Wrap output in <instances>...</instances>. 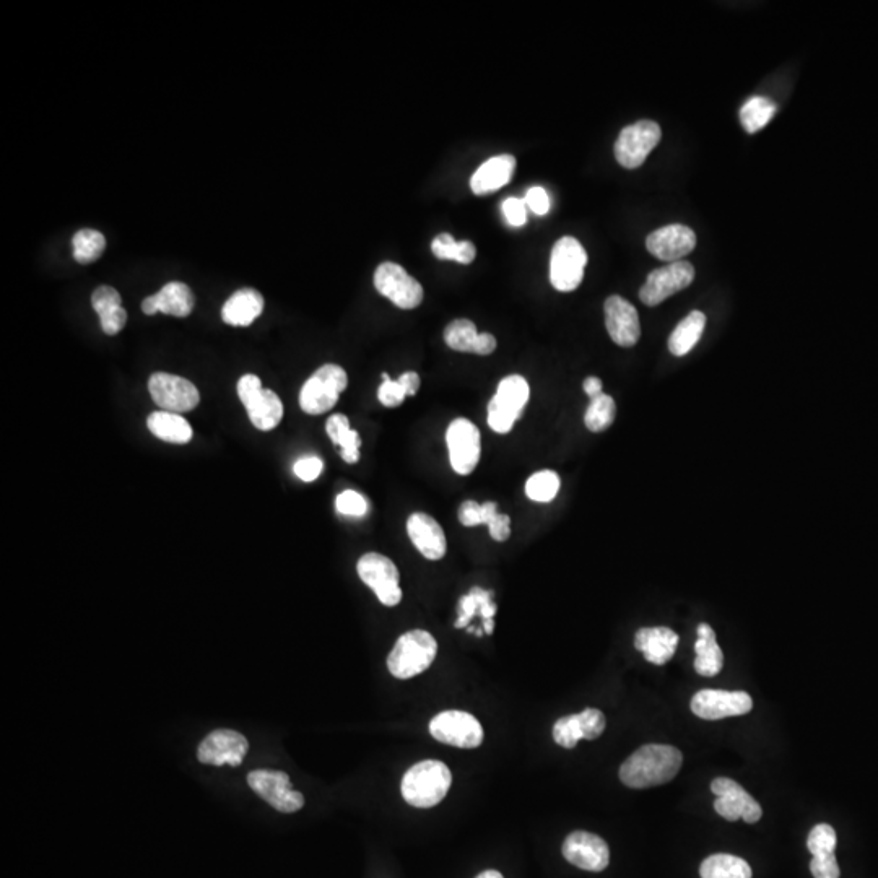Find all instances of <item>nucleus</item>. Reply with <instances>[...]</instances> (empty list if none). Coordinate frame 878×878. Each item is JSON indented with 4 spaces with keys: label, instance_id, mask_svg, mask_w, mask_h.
Here are the masks:
<instances>
[{
    "label": "nucleus",
    "instance_id": "nucleus-40",
    "mask_svg": "<svg viewBox=\"0 0 878 878\" xmlns=\"http://www.w3.org/2000/svg\"><path fill=\"white\" fill-rule=\"evenodd\" d=\"M560 477L553 470H540L529 477L526 483L527 498L535 503H550L560 492Z\"/></svg>",
    "mask_w": 878,
    "mask_h": 878
},
{
    "label": "nucleus",
    "instance_id": "nucleus-20",
    "mask_svg": "<svg viewBox=\"0 0 878 878\" xmlns=\"http://www.w3.org/2000/svg\"><path fill=\"white\" fill-rule=\"evenodd\" d=\"M604 311L605 327L610 339L620 347H635L641 337V324L635 306L622 296L612 295L605 301Z\"/></svg>",
    "mask_w": 878,
    "mask_h": 878
},
{
    "label": "nucleus",
    "instance_id": "nucleus-11",
    "mask_svg": "<svg viewBox=\"0 0 878 878\" xmlns=\"http://www.w3.org/2000/svg\"><path fill=\"white\" fill-rule=\"evenodd\" d=\"M430 734L441 744L457 748H477L483 742V727L477 718L464 711H444L430 722Z\"/></svg>",
    "mask_w": 878,
    "mask_h": 878
},
{
    "label": "nucleus",
    "instance_id": "nucleus-44",
    "mask_svg": "<svg viewBox=\"0 0 878 878\" xmlns=\"http://www.w3.org/2000/svg\"><path fill=\"white\" fill-rule=\"evenodd\" d=\"M405 397H409V394L405 391L404 384L399 379L392 381L389 374L383 373V384L378 389L379 402L387 409H394L404 404Z\"/></svg>",
    "mask_w": 878,
    "mask_h": 878
},
{
    "label": "nucleus",
    "instance_id": "nucleus-1",
    "mask_svg": "<svg viewBox=\"0 0 878 878\" xmlns=\"http://www.w3.org/2000/svg\"><path fill=\"white\" fill-rule=\"evenodd\" d=\"M682 761L679 748L672 745H644L623 763L620 779L631 789L661 786L677 776Z\"/></svg>",
    "mask_w": 878,
    "mask_h": 878
},
{
    "label": "nucleus",
    "instance_id": "nucleus-23",
    "mask_svg": "<svg viewBox=\"0 0 878 878\" xmlns=\"http://www.w3.org/2000/svg\"><path fill=\"white\" fill-rule=\"evenodd\" d=\"M194 303V295L186 283L170 282L160 292L145 298L142 311L148 316L163 313L176 318H187L194 309Z\"/></svg>",
    "mask_w": 878,
    "mask_h": 878
},
{
    "label": "nucleus",
    "instance_id": "nucleus-51",
    "mask_svg": "<svg viewBox=\"0 0 878 878\" xmlns=\"http://www.w3.org/2000/svg\"><path fill=\"white\" fill-rule=\"evenodd\" d=\"M583 389L591 399L600 396V394H604V392H602V381H600L599 378H596V376H589V378L583 383Z\"/></svg>",
    "mask_w": 878,
    "mask_h": 878
},
{
    "label": "nucleus",
    "instance_id": "nucleus-25",
    "mask_svg": "<svg viewBox=\"0 0 878 878\" xmlns=\"http://www.w3.org/2000/svg\"><path fill=\"white\" fill-rule=\"evenodd\" d=\"M459 522L466 527L487 524L488 531L496 542H506L511 535V519L506 514L498 513V506L493 501H488L485 505L464 501L459 508Z\"/></svg>",
    "mask_w": 878,
    "mask_h": 878
},
{
    "label": "nucleus",
    "instance_id": "nucleus-16",
    "mask_svg": "<svg viewBox=\"0 0 878 878\" xmlns=\"http://www.w3.org/2000/svg\"><path fill=\"white\" fill-rule=\"evenodd\" d=\"M711 791L718 796L714 802V809L729 822H735L744 818L747 823L760 822V804L753 799L744 787L729 778L714 779L711 783Z\"/></svg>",
    "mask_w": 878,
    "mask_h": 878
},
{
    "label": "nucleus",
    "instance_id": "nucleus-12",
    "mask_svg": "<svg viewBox=\"0 0 878 878\" xmlns=\"http://www.w3.org/2000/svg\"><path fill=\"white\" fill-rule=\"evenodd\" d=\"M248 784L257 796L279 812L295 813L305 805V797L301 792L292 789L290 776L283 771H251L248 774Z\"/></svg>",
    "mask_w": 878,
    "mask_h": 878
},
{
    "label": "nucleus",
    "instance_id": "nucleus-21",
    "mask_svg": "<svg viewBox=\"0 0 878 878\" xmlns=\"http://www.w3.org/2000/svg\"><path fill=\"white\" fill-rule=\"evenodd\" d=\"M696 246V235L692 228L685 225H667L652 231L646 240V248L652 256L661 261L679 262L692 253Z\"/></svg>",
    "mask_w": 878,
    "mask_h": 878
},
{
    "label": "nucleus",
    "instance_id": "nucleus-45",
    "mask_svg": "<svg viewBox=\"0 0 878 878\" xmlns=\"http://www.w3.org/2000/svg\"><path fill=\"white\" fill-rule=\"evenodd\" d=\"M578 716L579 722H581V729H583L584 739L596 740L597 737L604 734L605 716L602 714V711L587 708L584 709L583 713H579Z\"/></svg>",
    "mask_w": 878,
    "mask_h": 878
},
{
    "label": "nucleus",
    "instance_id": "nucleus-30",
    "mask_svg": "<svg viewBox=\"0 0 878 878\" xmlns=\"http://www.w3.org/2000/svg\"><path fill=\"white\" fill-rule=\"evenodd\" d=\"M92 305L100 316L101 329L106 335H116L126 327L127 313L122 308L118 290L108 285L96 288L92 295Z\"/></svg>",
    "mask_w": 878,
    "mask_h": 878
},
{
    "label": "nucleus",
    "instance_id": "nucleus-28",
    "mask_svg": "<svg viewBox=\"0 0 878 878\" xmlns=\"http://www.w3.org/2000/svg\"><path fill=\"white\" fill-rule=\"evenodd\" d=\"M516 158L513 155H498L485 161L470 178V189L475 196H487L498 191L513 178Z\"/></svg>",
    "mask_w": 878,
    "mask_h": 878
},
{
    "label": "nucleus",
    "instance_id": "nucleus-43",
    "mask_svg": "<svg viewBox=\"0 0 878 878\" xmlns=\"http://www.w3.org/2000/svg\"><path fill=\"white\" fill-rule=\"evenodd\" d=\"M335 509H337V513L344 514V516L361 518V516H365L368 513V501L365 500V496L360 495L358 492L345 490V492L337 496Z\"/></svg>",
    "mask_w": 878,
    "mask_h": 878
},
{
    "label": "nucleus",
    "instance_id": "nucleus-15",
    "mask_svg": "<svg viewBox=\"0 0 878 878\" xmlns=\"http://www.w3.org/2000/svg\"><path fill=\"white\" fill-rule=\"evenodd\" d=\"M446 443L454 472L459 475L472 474L479 466L482 453L479 428L467 418H457L448 426Z\"/></svg>",
    "mask_w": 878,
    "mask_h": 878
},
{
    "label": "nucleus",
    "instance_id": "nucleus-27",
    "mask_svg": "<svg viewBox=\"0 0 878 878\" xmlns=\"http://www.w3.org/2000/svg\"><path fill=\"white\" fill-rule=\"evenodd\" d=\"M496 604L493 602V591H487L482 587H472L467 596H462L457 604L456 628H467L472 618L479 615L483 622V631L487 635H493L495 631Z\"/></svg>",
    "mask_w": 878,
    "mask_h": 878
},
{
    "label": "nucleus",
    "instance_id": "nucleus-31",
    "mask_svg": "<svg viewBox=\"0 0 878 878\" xmlns=\"http://www.w3.org/2000/svg\"><path fill=\"white\" fill-rule=\"evenodd\" d=\"M695 670L703 677H714L724 667V654L716 641V633L708 623L698 625V639L695 643Z\"/></svg>",
    "mask_w": 878,
    "mask_h": 878
},
{
    "label": "nucleus",
    "instance_id": "nucleus-35",
    "mask_svg": "<svg viewBox=\"0 0 878 878\" xmlns=\"http://www.w3.org/2000/svg\"><path fill=\"white\" fill-rule=\"evenodd\" d=\"M701 878H752L747 861L731 854L709 856L700 867Z\"/></svg>",
    "mask_w": 878,
    "mask_h": 878
},
{
    "label": "nucleus",
    "instance_id": "nucleus-38",
    "mask_svg": "<svg viewBox=\"0 0 878 878\" xmlns=\"http://www.w3.org/2000/svg\"><path fill=\"white\" fill-rule=\"evenodd\" d=\"M72 246H74L75 261L79 264H92L105 253L106 238L100 231L85 228L75 233Z\"/></svg>",
    "mask_w": 878,
    "mask_h": 878
},
{
    "label": "nucleus",
    "instance_id": "nucleus-42",
    "mask_svg": "<svg viewBox=\"0 0 878 878\" xmlns=\"http://www.w3.org/2000/svg\"><path fill=\"white\" fill-rule=\"evenodd\" d=\"M807 846L812 856H823V854H833L836 848V831L830 825H817L810 831Z\"/></svg>",
    "mask_w": 878,
    "mask_h": 878
},
{
    "label": "nucleus",
    "instance_id": "nucleus-32",
    "mask_svg": "<svg viewBox=\"0 0 878 878\" xmlns=\"http://www.w3.org/2000/svg\"><path fill=\"white\" fill-rule=\"evenodd\" d=\"M147 425L153 435L166 443L186 444L192 439V426L179 413L153 412Z\"/></svg>",
    "mask_w": 878,
    "mask_h": 878
},
{
    "label": "nucleus",
    "instance_id": "nucleus-2",
    "mask_svg": "<svg viewBox=\"0 0 878 878\" xmlns=\"http://www.w3.org/2000/svg\"><path fill=\"white\" fill-rule=\"evenodd\" d=\"M453 774L443 761L425 760L413 765L402 779V797L417 809H431L448 796Z\"/></svg>",
    "mask_w": 878,
    "mask_h": 878
},
{
    "label": "nucleus",
    "instance_id": "nucleus-6",
    "mask_svg": "<svg viewBox=\"0 0 878 878\" xmlns=\"http://www.w3.org/2000/svg\"><path fill=\"white\" fill-rule=\"evenodd\" d=\"M238 396L257 430H274L282 422V400L274 391L264 389L256 374H244L238 381Z\"/></svg>",
    "mask_w": 878,
    "mask_h": 878
},
{
    "label": "nucleus",
    "instance_id": "nucleus-14",
    "mask_svg": "<svg viewBox=\"0 0 878 878\" xmlns=\"http://www.w3.org/2000/svg\"><path fill=\"white\" fill-rule=\"evenodd\" d=\"M148 391L153 402L165 412H189L200 402L199 391L191 381L170 373H153L148 379Z\"/></svg>",
    "mask_w": 878,
    "mask_h": 878
},
{
    "label": "nucleus",
    "instance_id": "nucleus-19",
    "mask_svg": "<svg viewBox=\"0 0 878 878\" xmlns=\"http://www.w3.org/2000/svg\"><path fill=\"white\" fill-rule=\"evenodd\" d=\"M563 856L570 864L587 872H602L610 864L609 846L600 836L574 831L563 843Z\"/></svg>",
    "mask_w": 878,
    "mask_h": 878
},
{
    "label": "nucleus",
    "instance_id": "nucleus-39",
    "mask_svg": "<svg viewBox=\"0 0 878 878\" xmlns=\"http://www.w3.org/2000/svg\"><path fill=\"white\" fill-rule=\"evenodd\" d=\"M615 417H617L615 400L607 394H600V396L591 399V404L587 407L586 415H584V423H586L587 430L592 431V433H600V431H605L612 426Z\"/></svg>",
    "mask_w": 878,
    "mask_h": 878
},
{
    "label": "nucleus",
    "instance_id": "nucleus-4",
    "mask_svg": "<svg viewBox=\"0 0 878 878\" xmlns=\"http://www.w3.org/2000/svg\"><path fill=\"white\" fill-rule=\"evenodd\" d=\"M531 397V387L524 376L511 374L501 379L496 394L488 404V425L496 433L506 435L513 430Z\"/></svg>",
    "mask_w": 878,
    "mask_h": 878
},
{
    "label": "nucleus",
    "instance_id": "nucleus-7",
    "mask_svg": "<svg viewBox=\"0 0 878 878\" xmlns=\"http://www.w3.org/2000/svg\"><path fill=\"white\" fill-rule=\"evenodd\" d=\"M587 264L586 249L576 238L563 236L550 257V282L558 292H573L581 285Z\"/></svg>",
    "mask_w": 878,
    "mask_h": 878
},
{
    "label": "nucleus",
    "instance_id": "nucleus-22",
    "mask_svg": "<svg viewBox=\"0 0 878 878\" xmlns=\"http://www.w3.org/2000/svg\"><path fill=\"white\" fill-rule=\"evenodd\" d=\"M407 534L418 552L428 560H441L448 550L443 527L425 513H415L407 521Z\"/></svg>",
    "mask_w": 878,
    "mask_h": 878
},
{
    "label": "nucleus",
    "instance_id": "nucleus-17",
    "mask_svg": "<svg viewBox=\"0 0 878 878\" xmlns=\"http://www.w3.org/2000/svg\"><path fill=\"white\" fill-rule=\"evenodd\" d=\"M248 739L231 729L210 732L197 748L200 763L212 766H240L248 753Z\"/></svg>",
    "mask_w": 878,
    "mask_h": 878
},
{
    "label": "nucleus",
    "instance_id": "nucleus-24",
    "mask_svg": "<svg viewBox=\"0 0 878 878\" xmlns=\"http://www.w3.org/2000/svg\"><path fill=\"white\" fill-rule=\"evenodd\" d=\"M444 342L451 350L477 355H492L496 350V339L492 334H479L474 322L469 319H456L444 329Z\"/></svg>",
    "mask_w": 878,
    "mask_h": 878
},
{
    "label": "nucleus",
    "instance_id": "nucleus-47",
    "mask_svg": "<svg viewBox=\"0 0 878 878\" xmlns=\"http://www.w3.org/2000/svg\"><path fill=\"white\" fill-rule=\"evenodd\" d=\"M324 469V462L316 456L301 457L300 461H296L295 470L296 477L303 482H314L321 475Z\"/></svg>",
    "mask_w": 878,
    "mask_h": 878
},
{
    "label": "nucleus",
    "instance_id": "nucleus-9",
    "mask_svg": "<svg viewBox=\"0 0 878 878\" xmlns=\"http://www.w3.org/2000/svg\"><path fill=\"white\" fill-rule=\"evenodd\" d=\"M662 131L654 121H638L625 127L615 142V158L623 168L635 170L661 142Z\"/></svg>",
    "mask_w": 878,
    "mask_h": 878
},
{
    "label": "nucleus",
    "instance_id": "nucleus-13",
    "mask_svg": "<svg viewBox=\"0 0 878 878\" xmlns=\"http://www.w3.org/2000/svg\"><path fill=\"white\" fill-rule=\"evenodd\" d=\"M695 280V267L687 261L672 262L669 266L652 270L643 287L639 290V300L646 306L661 305L675 293L682 292Z\"/></svg>",
    "mask_w": 878,
    "mask_h": 878
},
{
    "label": "nucleus",
    "instance_id": "nucleus-26",
    "mask_svg": "<svg viewBox=\"0 0 878 878\" xmlns=\"http://www.w3.org/2000/svg\"><path fill=\"white\" fill-rule=\"evenodd\" d=\"M679 635L666 626L641 628L635 636V646L643 652L646 661L654 666H664L674 657Z\"/></svg>",
    "mask_w": 878,
    "mask_h": 878
},
{
    "label": "nucleus",
    "instance_id": "nucleus-37",
    "mask_svg": "<svg viewBox=\"0 0 878 878\" xmlns=\"http://www.w3.org/2000/svg\"><path fill=\"white\" fill-rule=\"evenodd\" d=\"M431 251L441 261H456L459 264L474 262L475 254H477L474 244L470 241H456L449 233H441V235L436 236L431 243Z\"/></svg>",
    "mask_w": 878,
    "mask_h": 878
},
{
    "label": "nucleus",
    "instance_id": "nucleus-52",
    "mask_svg": "<svg viewBox=\"0 0 878 878\" xmlns=\"http://www.w3.org/2000/svg\"><path fill=\"white\" fill-rule=\"evenodd\" d=\"M477 878H505L503 875L498 872V870H485L482 874Z\"/></svg>",
    "mask_w": 878,
    "mask_h": 878
},
{
    "label": "nucleus",
    "instance_id": "nucleus-41",
    "mask_svg": "<svg viewBox=\"0 0 878 878\" xmlns=\"http://www.w3.org/2000/svg\"><path fill=\"white\" fill-rule=\"evenodd\" d=\"M553 739L560 747L574 748L578 745L579 740L584 739L581 722H579L578 714H571L565 718L558 719L553 726Z\"/></svg>",
    "mask_w": 878,
    "mask_h": 878
},
{
    "label": "nucleus",
    "instance_id": "nucleus-3",
    "mask_svg": "<svg viewBox=\"0 0 878 878\" xmlns=\"http://www.w3.org/2000/svg\"><path fill=\"white\" fill-rule=\"evenodd\" d=\"M436 654L438 643L428 631H407L397 639L396 646L387 657V667L396 679H412L433 664Z\"/></svg>",
    "mask_w": 878,
    "mask_h": 878
},
{
    "label": "nucleus",
    "instance_id": "nucleus-48",
    "mask_svg": "<svg viewBox=\"0 0 878 878\" xmlns=\"http://www.w3.org/2000/svg\"><path fill=\"white\" fill-rule=\"evenodd\" d=\"M503 213H505L506 222L511 227H522L527 222V205L524 200L516 199V197H508L503 202Z\"/></svg>",
    "mask_w": 878,
    "mask_h": 878
},
{
    "label": "nucleus",
    "instance_id": "nucleus-5",
    "mask_svg": "<svg viewBox=\"0 0 878 878\" xmlns=\"http://www.w3.org/2000/svg\"><path fill=\"white\" fill-rule=\"evenodd\" d=\"M348 376L339 365H324L303 384L300 407L308 415H322L334 409L342 392L347 389Z\"/></svg>",
    "mask_w": 878,
    "mask_h": 878
},
{
    "label": "nucleus",
    "instance_id": "nucleus-18",
    "mask_svg": "<svg viewBox=\"0 0 878 878\" xmlns=\"http://www.w3.org/2000/svg\"><path fill=\"white\" fill-rule=\"evenodd\" d=\"M753 708L752 696L745 692L726 690H701L692 700V711L706 721L744 716Z\"/></svg>",
    "mask_w": 878,
    "mask_h": 878
},
{
    "label": "nucleus",
    "instance_id": "nucleus-36",
    "mask_svg": "<svg viewBox=\"0 0 878 878\" xmlns=\"http://www.w3.org/2000/svg\"><path fill=\"white\" fill-rule=\"evenodd\" d=\"M778 106L765 96H753L740 109V121L748 134L761 131L773 119Z\"/></svg>",
    "mask_w": 878,
    "mask_h": 878
},
{
    "label": "nucleus",
    "instance_id": "nucleus-33",
    "mask_svg": "<svg viewBox=\"0 0 878 878\" xmlns=\"http://www.w3.org/2000/svg\"><path fill=\"white\" fill-rule=\"evenodd\" d=\"M326 431L332 443L340 446V456L347 464L360 461L361 439L357 431L350 428V420L342 413H335L326 423Z\"/></svg>",
    "mask_w": 878,
    "mask_h": 878
},
{
    "label": "nucleus",
    "instance_id": "nucleus-46",
    "mask_svg": "<svg viewBox=\"0 0 878 878\" xmlns=\"http://www.w3.org/2000/svg\"><path fill=\"white\" fill-rule=\"evenodd\" d=\"M810 870L815 878H839V874H841L835 852L823 854V856H813Z\"/></svg>",
    "mask_w": 878,
    "mask_h": 878
},
{
    "label": "nucleus",
    "instance_id": "nucleus-50",
    "mask_svg": "<svg viewBox=\"0 0 878 878\" xmlns=\"http://www.w3.org/2000/svg\"><path fill=\"white\" fill-rule=\"evenodd\" d=\"M400 383L404 384L405 391L409 396H415L417 394L418 389H420V376H418L415 371H409V373H404L399 378Z\"/></svg>",
    "mask_w": 878,
    "mask_h": 878
},
{
    "label": "nucleus",
    "instance_id": "nucleus-10",
    "mask_svg": "<svg viewBox=\"0 0 878 878\" xmlns=\"http://www.w3.org/2000/svg\"><path fill=\"white\" fill-rule=\"evenodd\" d=\"M374 287L397 308L415 309L422 305L423 287L396 262H383L374 272Z\"/></svg>",
    "mask_w": 878,
    "mask_h": 878
},
{
    "label": "nucleus",
    "instance_id": "nucleus-29",
    "mask_svg": "<svg viewBox=\"0 0 878 878\" xmlns=\"http://www.w3.org/2000/svg\"><path fill=\"white\" fill-rule=\"evenodd\" d=\"M264 311V298L253 288H243L228 298L222 308L223 322L228 326L248 327Z\"/></svg>",
    "mask_w": 878,
    "mask_h": 878
},
{
    "label": "nucleus",
    "instance_id": "nucleus-49",
    "mask_svg": "<svg viewBox=\"0 0 878 878\" xmlns=\"http://www.w3.org/2000/svg\"><path fill=\"white\" fill-rule=\"evenodd\" d=\"M524 202L535 215H547L548 210H550V197H548L544 187H531L527 191Z\"/></svg>",
    "mask_w": 878,
    "mask_h": 878
},
{
    "label": "nucleus",
    "instance_id": "nucleus-8",
    "mask_svg": "<svg viewBox=\"0 0 878 878\" xmlns=\"http://www.w3.org/2000/svg\"><path fill=\"white\" fill-rule=\"evenodd\" d=\"M357 571L361 581L373 589L381 604L386 607L400 604V574L394 561L381 553H366L358 560Z\"/></svg>",
    "mask_w": 878,
    "mask_h": 878
},
{
    "label": "nucleus",
    "instance_id": "nucleus-34",
    "mask_svg": "<svg viewBox=\"0 0 878 878\" xmlns=\"http://www.w3.org/2000/svg\"><path fill=\"white\" fill-rule=\"evenodd\" d=\"M705 326V313L692 311V313L688 314L687 318L682 319L679 326L675 327L674 332L670 334V353L675 355V357H685L688 352H692L693 347L701 339Z\"/></svg>",
    "mask_w": 878,
    "mask_h": 878
}]
</instances>
